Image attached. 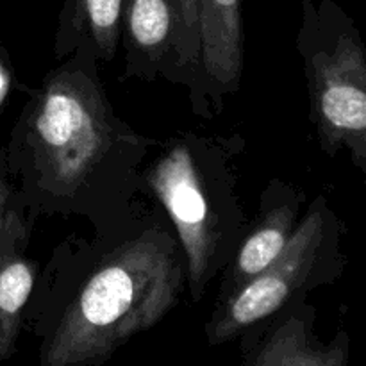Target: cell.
Wrapping results in <instances>:
<instances>
[{"instance_id":"2","label":"cell","mask_w":366,"mask_h":366,"mask_svg":"<svg viewBox=\"0 0 366 366\" xmlns=\"http://www.w3.org/2000/svg\"><path fill=\"white\" fill-rule=\"evenodd\" d=\"M186 281L179 243L149 227L114 247L43 340L41 366H102L175 306Z\"/></svg>"},{"instance_id":"12","label":"cell","mask_w":366,"mask_h":366,"mask_svg":"<svg viewBox=\"0 0 366 366\" xmlns=\"http://www.w3.org/2000/svg\"><path fill=\"white\" fill-rule=\"evenodd\" d=\"M6 161H4L2 154H0V231L4 229V225L7 224V220L11 218V214L14 213V195L11 192V186L6 179Z\"/></svg>"},{"instance_id":"1","label":"cell","mask_w":366,"mask_h":366,"mask_svg":"<svg viewBox=\"0 0 366 366\" xmlns=\"http://www.w3.org/2000/svg\"><path fill=\"white\" fill-rule=\"evenodd\" d=\"M97 61L88 46H77L46 75L14 125L4 161L32 213L95 220L136 189L154 142L114 113Z\"/></svg>"},{"instance_id":"5","label":"cell","mask_w":366,"mask_h":366,"mask_svg":"<svg viewBox=\"0 0 366 366\" xmlns=\"http://www.w3.org/2000/svg\"><path fill=\"white\" fill-rule=\"evenodd\" d=\"M343 234L345 227L327 199L317 197L282 252L238 293L214 306L206 324L207 343L243 342L315 288L335 282L345 267Z\"/></svg>"},{"instance_id":"3","label":"cell","mask_w":366,"mask_h":366,"mask_svg":"<svg viewBox=\"0 0 366 366\" xmlns=\"http://www.w3.org/2000/svg\"><path fill=\"white\" fill-rule=\"evenodd\" d=\"M143 177L175 227L186 282L199 302L249 229L231 152L220 138L181 134Z\"/></svg>"},{"instance_id":"4","label":"cell","mask_w":366,"mask_h":366,"mask_svg":"<svg viewBox=\"0 0 366 366\" xmlns=\"http://www.w3.org/2000/svg\"><path fill=\"white\" fill-rule=\"evenodd\" d=\"M297 49L322 150H347L366 172V52L356 24L332 0H302Z\"/></svg>"},{"instance_id":"11","label":"cell","mask_w":366,"mask_h":366,"mask_svg":"<svg viewBox=\"0 0 366 366\" xmlns=\"http://www.w3.org/2000/svg\"><path fill=\"white\" fill-rule=\"evenodd\" d=\"M124 0H64L54 41L57 59L84 45L99 61H111L122 36Z\"/></svg>"},{"instance_id":"13","label":"cell","mask_w":366,"mask_h":366,"mask_svg":"<svg viewBox=\"0 0 366 366\" xmlns=\"http://www.w3.org/2000/svg\"><path fill=\"white\" fill-rule=\"evenodd\" d=\"M13 68H11L9 56L6 54V50L0 49V109H2L4 102L9 97L11 88H13Z\"/></svg>"},{"instance_id":"6","label":"cell","mask_w":366,"mask_h":366,"mask_svg":"<svg viewBox=\"0 0 366 366\" xmlns=\"http://www.w3.org/2000/svg\"><path fill=\"white\" fill-rule=\"evenodd\" d=\"M125 75L188 84L199 81V20L195 0H124Z\"/></svg>"},{"instance_id":"8","label":"cell","mask_w":366,"mask_h":366,"mask_svg":"<svg viewBox=\"0 0 366 366\" xmlns=\"http://www.w3.org/2000/svg\"><path fill=\"white\" fill-rule=\"evenodd\" d=\"M317 313L306 300L292 304L259 332L243 340L239 366H349L350 338L338 331L329 342L317 335Z\"/></svg>"},{"instance_id":"9","label":"cell","mask_w":366,"mask_h":366,"mask_svg":"<svg viewBox=\"0 0 366 366\" xmlns=\"http://www.w3.org/2000/svg\"><path fill=\"white\" fill-rule=\"evenodd\" d=\"M302 193L285 181H274L261 197L259 213L225 264L218 302L238 293L282 252L300 222Z\"/></svg>"},{"instance_id":"7","label":"cell","mask_w":366,"mask_h":366,"mask_svg":"<svg viewBox=\"0 0 366 366\" xmlns=\"http://www.w3.org/2000/svg\"><path fill=\"white\" fill-rule=\"evenodd\" d=\"M199 20V81L192 95L199 113L220 111L243 74V0H195Z\"/></svg>"},{"instance_id":"10","label":"cell","mask_w":366,"mask_h":366,"mask_svg":"<svg viewBox=\"0 0 366 366\" xmlns=\"http://www.w3.org/2000/svg\"><path fill=\"white\" fill-rule=\"evenodd\" d=\"M36 267L25 256V227L14 211L0 231V365L16 350Z\"/></svg>"}]
</instances>
